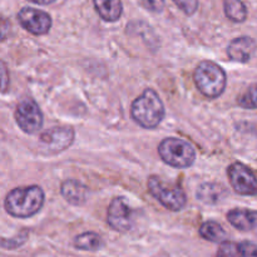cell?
Masks as SVG:
<instances>
[{"mask_svg":"<svg viewBox=\"0 0 257 257\" xmlns=\"http://www.w3.org/2000/svg\"><path fill=\"white\" fill-rule=\"evenodd\" d=\"M44 203V191L39 186L18 187L8 193L5 210L14 217L28 218L40 211Z\"/></svg>","mask_w":257,"mask_h":257,"instance_id":"cell-1","label":"cell"},{"mask_svg":"<svg viewBox=\"0 0 257 257\" xmlns=\"http://www.w3.org/2000/svg\"><path fill=\"white\" fill-rule=\"evenodd\" d=\"M131 114L135 122L141 127L152 130L162 122L165 117V105L155 90L146 89L133 102Z\"/></svg>","mask_w":257,"mask_h":257,"instance_id":"cell-2","label":"cell"},{"mask_svg":"<svg viewBox=\"0 0 257 257\" xmlns=\"http://www.w3.org/2000/svg\"><path fill=\"white\" fill-rule=\"evenodd\" d=\"M193 78L198 90L208 98L220 97L227 83L225 70L210 60H203L197 65Z\"/></svg>","mask_w":257,"mask_h":257,"instance_id":"cell-3","label":"cell"},{"mask_svg":"<svg viewBox=\"0 0 257 257\" xmlns=\"http://www.w3.org/2000/svg\"><path fill=\"white\" fill-rule=\"evenodd\" d=\"M158 153L163 162L176 168H187L195 162L196 151L180 138H166L158 146Z\"/></svg>","mask_w":257,"mask_h":257,"instance_id":"cell-4","label":"cell"},{"mask_svg":"<svg viewBox=\"0 0 257 257\" xmlns=\"http://www.w3.org/2000/svg\"><path fill=\"white\" fill-rule=\"evenodd\" d=\"M148 188L150 192L158 202L171 211L182 210L187 202L185 192L180 187L167 186L165 182L156 176H152L148 180Z\"/></svg>","mask_w":257,"mask_h":257,"instance_id":"cell-5","label":"cell"},{"mask_svg":"<svg viewBox=\"0 0 257 257\" xmlns=\"http://www.w3.org/2000/svg\"><path fill=\"white\" fill-rule=\"evenodd\" d=\"M15 120L22 131L32 135L43 127V113L34 100L25 99L18 104Z\"/></svg>","mask_w":257,"mask_h":257,"instance_id":"cell-6","label":"cell"},{"mask_svg":"<svg viewBox=\"0 0 257 257\" xmlns=\"http://www.w3.org/2000/svg\"><path fill=\"white\" fill-rule=\"evenodd\" d=\"M227 172L231 186L236 192L243 196L257 195V178L250 168L236 162L228 167Z\"/></svg>","mask_w":257,"mask_h":257,"instance_id":"cell-7","label":"cell"},{"mask_svg":"<svg viewBox=\"0 0 257 257\" xmlns=\"http://www.w3.org/2000/svg\"><path fill=\"white\" fill-rule=\"evenodd\" d=\"M18 20L25 30L34 35L47 34L52 27V18L48 13L29 7L18 13Z\"/></svg>","mask_w":257,"mask_h":257,"instance_id":"cell-8","label":"cell"},{"mask_svg":"<svg viewBox=\"0 0 257 257\" xmlns=\"http://www.w3.org/2000/svg\"><path fill=\"white\" fill-rule=\"evenodd\" d=\"M108 225L118 232H127L133 227V211L123 197H117L108 208Z\"/></svg>","mask_w":257,"mask_h":257,"instance_id":"cell-9","label":"cell"},{"mask_svg":"<svg viewBox=\"0 0 257 257\" xmlns=\"http://www.w3.org/2000/svg\"><path fill=\"white\" fill-rule=\"evenodd\" d=\"M74 141V131L68 127H55L43 132L39 142L43 148H47L50 153H57L69 147Z\"/></svg>","mask_w":257,"mask_h":257,"instance_id":"cell-10","label":"cell"},{"mask_svg":"<svg viewBox=\"0 0 257 257\" xmlns=\"http://www.w3.org/2000/svg\"><path fill=\"white\" fill-rule=\"evenodd\" d=\"M257 44L250 37H238L233 39L227 47V55L231 60L238 63H247L255 54Z\"/></svg>","mask_w":257,"mask_h":257,"instance_id":"cell-11","label":"cell"},{"mask_svg":"<svg viewBox=\"0 0 257 257\" xmlns=\"http://www.w3.org/2000/svg\"><path fill=\"white\" fill-rule=\"evenodd\" d=\"M227 220L233 227L245 232H251L257 236V211L246 208H235L227 213Z\"/></svg>","mask_w":257,"mask_h":257,"instance_id":"cell-12","label":"cell"},{"mask_svg":"<svg viewBox=\"0 0 257 257\" xmlns=\"http://www.w3.org/2000/svg\"><path fill=\"white\" fill-rule=\"evenodd\" d=\"M62 196L65 198L67 202L73 206H80L85 203L88 197V190L83 183L75 180L65 181L60 188Z\"/></svg>","mask_w":257,"mask_h":257,"instance_id":"cell-13","label":"cell"},{"mask_svg":"<svg viewBox=\"0 0 257 257\" xmlns=\"http://www.w3.org/2000/svg\"><path fill=\"white\" fill-rule=\"evenodd\" d=\"M99 17L105 22H117L123 13L122 0H93Z\"/></svg>","mask_w":257,"mask_h":257,"instance_id":"cell-14","label":"cell"},{"mask_svg":"<svg viewBox=\"0 0 257 257\" xmlns=\"http://www.w3.org/2000/svg\"><path fill=\"white\" fill-rule=\"evenodd\" d=\"M226 195V190L223 186L217 183H203L197 190V198L207 205H215L220 202Z\"/></svg>","mask_w":257,"mask_h":257,"instance_id":"cell-15","label":"cell"},{"mask_svg":"<svg viewBox=\"0 0 257 257\" xmlns=\"http://www.w3.org/2000/svg\"><path fill=\"white\" fill-rule=\"evenodd\" d=\"M200 236L203 240L210 241V242L222 243L227 238V232L217 222L207 221V222L202 223V226L200 227Z\"/></svg>","mask_w":257,"mask_h":257,"instance_id":"cell-16","label":"cell"},{"mask_svg":"<svg viewBox=\"0 0 257 257\" xmlns=\"http://www.w3.org/2000/svg\"><path fill=\"white\" fill-rule=\"evenodd\" d=\"M74 246L82 251H99L103 247V240L98 233L84 232L74 238Z\"/></svg>","mask_w":257,"mask_h":257,"instance_id":"cell-17","label":"cell"},{"mask_svg":"<svg viewBox=\"0 0 257 257\" xmlns=\"http://www.w3.org/2000/svg\"><path fill=\"white\" fill-rule=\"evenodd\" d=\"M225 14L231 22L242 23L247 18V8L242 0H223Z\"/></svg>","mask_w":257,"mask_h":257,"instance_id":"cell-18","label":"cell"},{"mask_svg":"<svg viewBox=\"0 0 257 257\" xmlns=\"http://www.w3.org/2000/svg\"><path fill=\"white\" fill-rule=\"evenodd\" d=\"M238 105L245 109H257V84L248 88L240 98Z\"/></svg>","mask_w":257,"mask_h":257,"instance_id":"cell-19","label":"cell"},{"mask_svg":"<svg viewBox=\"0 0 257 257\" xmlns=\"http://www.w3.org/2000/svg\"><path fill=\"white\" fill-rule=\"evenodd\" d=\"M27 240L28 231H23V232L18 233V235L13 238H3L2 246L3 248H7V250H15V248L24 245V243L27 242Z\"/></svg>","mask_w":257,"mask_h":257,"instance_id":"cell-20","label":"cell"},{"mask_svg":"<svg viewBox=\"0 0 257 257\" xmlns=\"http://www.w3.org/2000/svg\"><path fill=\"white\" fill-rule=\"evenodd\" d=\"M216 257H242V256H241L238 245L226 241V242L221 243L220 248H218L217 253H216Z\"/></svg>","mask_w":257,"mask_h":257,"instance_id":"cell-21","label":"cell"},{"mask_svg":"<svg viewBox=\"0 0 257 257\" xmlns=\"http://www.w3.org/2000/svg\"><path fill=\"white\" fill-rule=\"evenodd\" d=\"M185 14H195L198 8V0H172Z\"/></svg>","mask_w":257,"mask_h":257,"instance_id":"cell-22","label":"cell"},{"mask_svg":"<svg viewBox=\"0 0 257 257\" xmlns=\"http://www.w3.org/2000/svg\"><path fill=\"white\" fill-rule=\"evenodd\" d=\"M238 248L242 257H257V245L251 241H242L238 243Z\"/></svg>","mask_w":257,"mask_h":257,"instance_id":"cell-23","label":"cell"},{"mask_svg":"<svg viewBox=\"0 0 257 257\" xmlns=\"http://www.w3.org/2000/svg\"><path fill=\"white\" fill-rule=\"evenodd\" d=\"M143 7L152 13H161L165 8V0H142Z\"/></svg>","mask_w":257,"mask_h":257,"instance_id":"cell-24","label":"cell"},{"mask_svg":"<svg viewBox=\"0 0 257 257\" xmlns=\"http://www.w3.org/2000/svg\"><path fill=\"white\" fill-rule=\"evenodd\" d=\"M28 2L34 3V4H38V5H49V4H53L55 0H28Z\"/></svg>","mask_w":257,"mask_h":257,"instance_id":"cell-25","label":"cell"},{"mask_svg":"<svg viewBox=\"0 0 257 257\" xmlns=\"http://www.w3.org/2000/svg\"><path fill=\"white\" fill-rule=\"evenodd\" d=\"M2 72H3V90L7 89V68H5V65L3 64V68H2Z\"/></svg>","mask_w":257,"mask_h":257,"instance_id":"cell-26","label":"cell"}]
</instances>
